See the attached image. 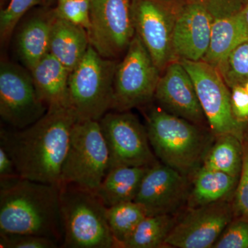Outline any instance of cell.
Instances as JSON below:
<instances>
[{
	"instance_id": "obj_21",
	"label": "cell",
	"mask_w": 248,
	"mask_h": 248,
	"mask_svg": "<svg viewBox=\"0 0 248 248\" xmlns=\"http://www.w3.org/2000/svg\"><path fill=\"white\" fill-rule=\"evenodd\" d=\"M148 168L119 166L110 169L94 192L107 208L133 202Z\"/></svg>"
},
{
	"instance_id": "obj_36",
	"label": "cell",
	"mask_w": 248,
	"mask_h": 248,
	"mask_svg": "<svg viewBox=\"0 0 248 248\" xmlns=\"http://www.w3.org/2000/svg\"><path fill=\"white\" fill-rule=\"evenodd\" d=\"M243 86H244L245 89H246V91L248 93V80L244 85H243Z\"/></svg>"
},
{
	"instance_id": "obj_4",
	"label": "cell",
	"mask_w": 248,
	"mask_h": 248,
	"mask_svg": "<svg viewBox=\"0 0 248 248\" xmlns=\"http://www.w3.org/2000/svg\"><path fill=\"white\" fill-rule=\"evenodd\" d=\"M60 202L62 248H115L108 208L95 192L75 184H61Z\"/></svg>"
},
{
	"instance_id": "obj_3",
	"label": "cell",
	"mask_w": 248,
	"mask_h": 248,
	"mask_svg": "<svg viewBox=\"0 0 248 248\" xmlns=\"http://www.w3.org/2000/svg\"><path fill=\"white\" fill-rule=\"evenodd\" d=\"M148 140L163 164L193 179L216 136L211 130L166 112L151 108L146 116Z\"/></svg>"
},
{
	"instance_id": "obj_37",
	"label": "cell",
	"mask_w": 248,
	"mask_h": 248,
	"mask_svg": "<svg viewBox=\"0 0 248 248\" xmlns=\"http://www.w3.org/2000/svg\"><path fill=\"white\" fill-rule=\"evenodd\" d=\"M1 2H2V1H4L5 0H1Z\"/></svg>"
},
{
	"instance_id": "obj_30",
	"label": "cell",
	"mask_w": 248,
	"mask_h": 248,
	"mask_svg": "<svg viewBox=\"0 0 248 248\" xmlns=\"http://www.w3.org/2000/svg\"><path fill=\"white\" fill-rule=\"evenodd\" d=\"M0 247L3 248H55L56 241L34 234H0Z\"/></svg>"
},
{
	"instance_id": "obj_14",
	"label": "cell",
	"mask_w": 248,
	"mask_h": 248,
	"mask_svg": "<svg viewBox=\"0 0 248 248\" xmlns=\"http://www.w3.org/2000/svg\"><path fill=\"white\" fill-rule=\"evenodd\" d=\"M190 191V178L157 162L148 168L135 202L147 216L177 215L188 202Z\"/></svg>"
},
{
	"instance_id": "obj_24",
	"label": "cell",
	"mask_w": 248,
	"mask_h": 248,
	"mask_svg": "<svg viewBox=\"0 0 248 248\" xmlns=\"http://www.w3.org/2000/svg\"><path fill=\"white\" fill-rule=\"evenodd\" d=\"M177 218L176 215L147 216L138 225L122 248L164 247L165 241L174 228Z\"/></svg>"
},
{
	"instance_id": "obj_33",
	"label": "cell",
	"mask_w": 248,
	"mask_h": 248,
	"mask_svg": "<svg viewBox=\"0 0 248 248\" xmlns=\"http://www.w3.org/2000/svg\"><path fill=\"white\" fill-rule=\"evenodd\" d=\"M206 5L214 18L239 12L248 0H201Z\"/></svg>"
},
{
	"instance_id": "obj_27",
	"label": "cell",
	"mask_w": 248,
	"mask_h": 248,
	"mask_svg": "<svg viewBox=\"0 0 248 248\" xmlns=\"http://www.w3.org/2000/svg\"><path fill=\"white\" fill-rule=\"evenodd\" d=\"M41 0H9L0 14V36L5 42L11 37L21 18Z\"/></svg>"
},
{
	"instance_id": "obj_15",
	"label": "cell",
	"mask_w": 248,
	"mask_h": 248,
	"mask_svg": "<svg viewBox=\"0 0 248 248\" xmlns=\"http://www.w3.org/2000/svg\"><path fill=\"white\" fill-rule=\"evenodd\" d=\"M214 16L201 0H178L172 37L174 61H200L208 51Z\"/></svg>"
},
{
	"instance_id": "obj_2",
	"label": "cell",
	"mask_w": 248,
	"mask_h": 248,
	"mask_svg": "<svg viewBox=\"0 0 248 248\" xmlns=\"http://www.w3.org/2000/svg\"><path fill=\"white\" fill-rule=\"evenodd\" d=\"M0 234L45 236L62 246L60 186L18 175L0 179Z\"/></svg>"
},
{
	"instance_id": "obj_34",
	"label": "cell",
	"mask_w": 248,
	"mask_h": 248,
	"mask_svg": "<svg viewBox=\"0 0 248 248\" xmlns=\"http://www.w3.org/2000/svg\"><path fill=\"white\" fill-rule=\"evenodd\" d=\"M15 176H17V174L15 169L14 161L4 148L0 146V179Z\"/></svg>"
},
{
	"instance_id": "obj_29",
	"label": "cell",
	"mask_w": 248,
	"mask_h": 248,
	"mask_svg": "<svg viewBox=\"0 0 248 248\" xmlns=\"http://www.w3.org/2000/svg\"><path fill=\"white\" fill-rule=\"evenodd\" d=\"M215 248H248V219H233L217 240Z\"/></svg>"
},
{
	"instance_id": "obj_32",
	"label": "cell",
	"mask_w": 248,
	"mask_h": 248,
	"mask_svg": "<svg viewBox=\"0 0 248 248\" xmlns=\"http://www.w3.org/2000/svg\"><path fill=\"white\" fill-rule=\"evenodd\" d=\"M231 89V105L235 118L246 124L248 121V93L241 85Z\"/></svg>"
},
{
	"instance_id": "obj_5",
	"label": "cell",
	"mask_w": 248,
	"mask_h": 248,
	"mask_svg": "<svg viewBox=\"0 0 248 248\" xmlns=\"http://www.w3.org/2000/svg\"><path fill=\"white\" fill-rule=\"evenodd\" d=\"M117 63V60L103 58L90 45L70 76V106L78 120L99 122L112 108Z\"/></svg>"
},
{
	"instance_id": "obj_18",
	"label": "cell",
	"mask_w": 248,
	"mask_h": 248,
	"mask_svg": "<svg viewBox=\"0 0 248 248\" xmlns=\"http://www.w3.org/2000/svg\"><path fill=\"white\" fill-rule=\"evenodd\" d=\"M90 45L89 34L86 29L55 15L49 53L71 73L84 58Z\"/></svg>"
},
{
	"instance_id": "obj_25",
	"label": "cell",
	"mask_w": 248,
	"mask_h": 248,
	"mask_svg": "<svg viewBox=\"0 0 248 248\" xmlns=\"http://www.w3.org/2000/svg\"><path fill=\"white\" fill-rule=\"evenodd\" d=\"M146 217L144 209L135 201L108 208V223L115 240V248L123 247L124 243Z\"/></svg>"
},
{
	"instance_id": "obj_22",
	"label": "cell",
	"mask_w": 248,
	"mask_h": 248,
	"mask_svg": "<svg viewBox=\"0 0 248 248\" xmlns=\"http://www.w3.org/2000/svg\"><path fill=\"white\" fill-rule=\"evenodd\" d=\"M239 177L203 167L192 179L188 208H196L228 199L236 190Z\"/></svg>"
},
{
	"instance_id": "obj_9",
	"label": "cell",
	"mask_w": 248,
	"mask_h": 248,
	"mask_svg": "<svg viewBox=\"0 0 248 248\" xmlns=\"http://www.w3.org/2000/svg\"><path fill=\"white\" fill-rule=\"evenodd\" d=\"M133 0H90V45L103 58L117 60L136 34Z\"/></svg>"
},
{
	"instance_id": "obj_35",
	"label": "cell",
	"mask_w": 248,
	"mask_h": 248,
	"mask_svg": "<svg viewBox=\"0 0 248 248\" xmlns=\"http://www.w3.org/2000/svg\"><path fill=\"white\" fill-rule=\"evenodd\" d=\"M241 13L248 32V0L241 9Z\"/></svg>"
},
{
	"instance_id": "obj_28",
	"label": "cell",
	"mask_w": 248,
	"mask_h": 248,
	"mask_svg": "<svg viewBox=\"0 0 248 248\" xmlns=\"http://www.w3.org/2000/svg\"><path fill=\"white\" fill-rule=\"evenodd\" d=\"M55 15L89 30L91 23L90 0H58Z\"/></svg>"
},
{
	"instance_id": "obj_38",
	"label": "cell",
	"mask_w": 248,
	"mask_h": 248,
	"mask_svg": "<svg viewBox=\"0 0 248 248\" xmlns=\"http://www.w3.org/2000/svg\"><path fill=\"white\" fill-rule=\"evenodd\" d=\"M170 1H175V0H170Z\"/></svg>"
},
{
	"instance_id": "obj_10",
	"label": "cell",
	"mask_w": 248,
	"mask_h": 248,
	"mask_svg": "<svg viewBox=\"0 0 248 248\" xmlns=\"http://www.w3.org/2000/svg\"><path fill=\"white\" fill-rule=\"evenodd\" d=\"M109 152V170L119 166L151 167L157 163L146 125L129 111L109 112L99 121Z\"/></svg>"
},
{
	"instance_id": "obj_6",
	"label": "cell",
	"mask_w": 248,
	"mask_h": 248,
	"mask_svg": "<svg viewBox=\"0 0 248 248\" xmlns=\"http://www.w3.org/2000/svg\"><path fill=\"white\" fill-rule=\"evenodd\" d=\"M109 161L108 149L99 122L78 120L72 130L60 185L75 184L95 192L108 171Z\"/></svg>"
},
{
	"instance_id": "obj_20",
	"label": "cell",
	"mask_w": 248,
	"mask_h": 248,
	"mask_svg": "<svg viewBox=\"0 0 248 248\" xmlns=\"http://www.w3.org/2000/svg\"><path fill=\"white\" fill-rule=\"evenodd\" d=\"M55 12L39 14L23 25L17 37L18 56L29 71L45 58L50 50V35Z\"/></svg>"
},
{
	"instance_id": "obj_23",
	"label": "cell",
	"mask_w": 248,
	"mask_h": 248,
	"mask_svg": "<svg viewBox=\"0 0 248 248\" xmlns=\"http://www.w3.org/2000/svg\"><path fill=\"white\" fill-rule=\"evenodd\" d=\"M243 155L244 141L233 135H220L215 138L202 166L239 177Z\"/></svg>"
},
{
	"instance_id": "obj_16",
	"label": "cell",
	"mask_w": 248,
	"mask_h": 248,
	"mask_svg": "<svg viewBox=\"0 0 248 248\" xmlns=\"http://www.w3.org/2000/svg\"><path fill=\"white\" fill-rule=\"evenodd\" d=\"M155 98L172 115L201 126L208 124L193 81L180 61L171 62L161 73Z\"/></svg>"
},
{
	"instance_id": "obj_12",
	"label": "cell",
	"mask_w": 248,
	"mask_h": 248,
	"mask_svg": "<svg viewBox=\"0 0 248 248\" xmlns=\"http://www.w3.org/2000/svg\"><path fill=\"white\" fill-rule=\"evenodd\" d=\"M177 1L133 0L135 31L161 73L174 61L172 37Z\"/></svg>"
},
{
	"instance_id": "obj_26",
	"label": "cell",
	"mask_w": 248,
	"mask_h": 248,
	"mask_svg": "<svg viewBox=\"0 0 248 248\" xmlns=\"http://www.w3.org/2000/svg\"><path fill=\"white\" fill-rule=\"evenodd\" d=\"M230 89L248 80V41L233 50L218 69Z\"/></svg>"
},
{
	"instance_id": "obj_7",
	"label": "cell",
	"mask_w": 248,
	"mask_h": 248,
	"mask_svg": "<svg viewBox=\"0 0 248 248\" xmlns=\"http://www.w3.org/2000/svg\"><path fill=\"white\" fill-rule=\"evenodd\" d=\"M161 72L139 36L135 37L117 63L114 79L112 108L129 111L155 98Z\"/></svg>"
},
{
	"instance_id": "obj_17",
	"label": "cell",
	"mask_w": 248,
	"mask_h": 248,
	"mask_svg": "<svg viewBox=\"0 0 248 248\" xmlns=\"http://www.w3.org/2000/svg\"><path fill=\"white\" fill-rule=\"evenodd\" d=\"M30 72L37 95L48 108L71 107V72L61 62L48 53Z\"/></svg>"
},
{
	"instance_id": "obj_13",
	"label": "cell",
	"mask_w": 248,
	"mask_h": 248,
	"mask_svg": "<svg viewBox=\"0 0 248 248\" xmlns=\"http://www.w3.org/2000/svg\"><path fill=\"white\" fill-rule=\"evenodd\" d=\"M234 210V204L228 199L188 208L181 218H177L165 246L178 248H213L232 221Z\"/></svg>"
},
{
	"instance_id": "obj_31",
	"label": "cell",
	"mask_w": 248,
	"mask_h": 248,
	"mask_svg": "<svg viewBox=\"0 0 248 248\" xmlns=\"http://www.w3.org/2000/svg\"><path fill=\"white\" fill-rule=\"evenodd\" d=\"M234 210L248 219V141H244L243 164L234 192Z\"/></svg>"
},
{
	"instance_id": "obj_11",
	"label": "cell",
	"mask_w": 248,
	"mask_h": 248,
	"mask_svg": "<svg viewBox=\"0 0 248 248\" xmlns=\"http://www.w3.org/2000/svg\"><path fill=\"white\" fill-rule=\"evenodd\" d=\"M48 108L40 100L31 72L2 62L0 66V115L15 129H23L42 118Z\"/></svg>"
},
{
	"instance_id": "obj_19",
	"label": "cell",
	"mask_w": 248,
	"mask_h": 248,
	"mask_svg": "<svg viewBox=\"0 0 248 248\" xmlns=\"http://www.w3.org/2000/svg\"><path fill=\"white\" fill-rule=\"evenodd\" d=\"M246 41H248V32L241 11L215 17L210 45L202 60L218 70L230 54Z\"/></svg>"
},
{
	"instance_id": "obj_8",
	"label": "cell",
	"mask_w": 248,
	"mask_h": 248,
	"mask_svg": "<svg viewBox=\"0 0 248 248\" xmlns=\"http://www.w3.org/2000/svg\"><path fill=\"white\" fill-rule=\"evenodd\" d=\"M180 62L193 81L212 133L216 137L233 135L244 141L246 124L235 118L231 91L219 71L203 60Z\"/></svg>"
},
{
	"instance_id": "obj_1",
	"label": "cell",
	"mask_w": 248,
	"mask_h": 248,
	"mask_svg": "<svg viewBox=\"0 0 248 248\" xmlns=\"http://www.w3.org/2000/svg\"><path fill=\"white\" fill-rule=\"evenodd\" d=\"M78 119L71 107L50 108L23 129H1L0 146L11 156L19 177L60 186L62 166Z\"/></svg>"
}]
</instances>
